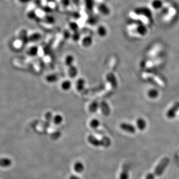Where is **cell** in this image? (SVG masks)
Listing matches in <instances>:
<instances>
[{"mask_svg":"<svg viewBox=\"0 0 179 179\" xmlns=\"http://www.w3.org/2000/svg\"><path fill=\"white\" fill-rule=\"evenodd\" d=\"M88 140L90 144L95 147H108L111 145V140L108 137H103L101 140H99L93 135H90L88 137Z\"/></svg>","mask_w":179,"mask_h":179,"instance_id":"1","label":"cell"},{"mask_svg":"<svg viewBox=\"0 0 179 179\" xmlns=\"http://www.w3.org/2000/svg\"><path fill=\"white\" fill-rule=\"evenodd\" d=\"M169 162L170 160L168 157H165L163 159H162L161 161L160 162V163L157 165V166L155 167V169L154 170V173L155 174V175L157 177L161 176L165 169L169 164Z\"/></svg>","mask_w":179,"mask_h":179,"instance_id":"2","label":"cell"},{"mask_svg":"<svg viewBox=\"0 0 179 179\" xmlns=\"http://www.w3.org/2000/svg\"><path fill=\"white\" fill-rule=\"evenodd\" d=\"M119 127L121 130L125 131L126 132L130 133V134H134L136 131V128L134 125L131 124L122 122L120 124Z\"/></svg>","mask_w":179,"mask_h":179,"instance_id":"3","label":"cell"},{"mask_svg":"<svg viewBox=\"0 0 179 179\" xmlns=\"http://www.w3.org/2000/svg\"><path fill=\"white\" fill-rule=\"evenodd\" d=\"M179 110V102L176 103L172 107H170L166 113V116L169 119L174 118Z\"/></svg>","mask_w":179,"mask_h":179,"instance_id":"4","label":"cell"},{"mask_svg":"<svg viewBox=\"0 0 179 179\" xmlns=\"http://www.w3.org/2000/svg\"><path fill=\"white\" fill-rule=\"evenodd\" d=\"M135 12L136 14L138 15H142L148 18L151 17V12L149 8L145 7H141L138 8L135 10Z\"/></svg>","mask_w":179,"mask_h":179,"instance_id":"5","label":"cell"},{"mask_svg":"<svg viewBox=\"0 0 179 179\" xmlns=\"http://www.w3.org/2000/svg\"><path fill=\"white\" fill-rule=\"evenodd\" d=\"M101 109V111L102 113V114L104 116H108L110 114V108L109 105L107 103L106 101H101L100 103V107Z\"/></svg>","mask_w":179,"mask_h":179,"instance_id":"6","label":"cell"},{"mask_svg":"<svg viewBox=\"0 0 179 179\" xmlns=\"http://www.w3.org/2000/svg\"><path fill=\"white\" fill-rule=\"evenodd\" d=\"M98 8L99 12L104 16H107L110 13V9L108 8L107 5L103 3L100 4L98 5Z\"/></svg>","mask_w":179,"mask_h":179,"instance_id":"7","label":"cell"},{"mask_svg":"<svg viewBox=\"0 0 179 179\" xmlns=\"http://www.w3.org/2000/svg\"><path fill=\"white\" fill-rule=\"evenodd\" d=\"M136 126L137 129L140 131H143L147 127V122L143 118H139L136 120Z\"/></svg>","mask_w":179,"mask_h":179,"instance_id":"8","label":"cell"},{"mask_svg":"<svg viewBox=\"0 0 179 179\" xmlns=\"http://www.w3.org/2000/svg\"><path fill=\"white\" fill-rule=\"evenodd\" d=\"M12 164V161L8 158H2L0 159V166L2 168H8Z\"/></svg>","mask_w":179,"mask_h":179,"instance_id":"9","label":"cell"},{"mask_svg":"<svg viewBox=\"0 0 179 179\" xmlns=\"http://www.w3.org/2000/svg\"><path fill=\"white\" fill-rule=\"evenodd\" d=\"M107 79L108 82H111L110 84L112 85L113 87L116 88L118 82H117L116 77L114 76V75L113 73H110L109 74H108L107 75Z\"/></svg>","mask_w":179,"mask_h":179,"instance_id":"10","label":"cell"},{"mask_svg":"<svg viewBox=\"0 0 179 179\" xmlns=\"http://www.w3.org/2000/svg\"><path fill=\"white\" fill-rule=\"evenodd\" d=\"M78 72V70L77 68L76 67H75L74 65L69 67L68 74H69V75L70 77H71V78L75 77L77 75Z\"/></svg>","mask_w":179,"mask_h":179,"instance_id":"11","label":"cell"},{"mask_svg":"<svg viewBox=\"0 0 179 179\" xmlns=\"http://www.w3.org/2000/svg\"><path fill=\"white\" fill-rule=\"evenodd\" d=\"M93 44V38L90 36H87L82 40V44L85 47H89Z\"/></svg>","mask_w":179,"mask_h":179,"instance_id":"12","label":"cell"},{"mask_svg":"<svg viewBox=\"0 0 179 179\" xmlns=\"http://www.w3.org/2000/svg\"><path fill=\"white\" fill-rule=\"evenodd\" d=\"M74 170L78 173H81L84 170V165L81 162H77L74 166Z\"/></svg>","mask_w":179,"mask_h":179,"instance_id":"13","label":"cell"},{"mask_svg":"<svg viewBox=\"0 0 179 179\" xmlns=\"http://www.w3.org/2000/svg\"><path fill=\"white\" fill-rule=\"evenodd\" d=\"M137 32L141 36H144L147 33V28L144 25H140L136 28Z\"/></svg>","mask_w":179,"mask_h":179,"instance_id":"14","label":"cell"},{"mask_svg":"<svg viewBox=\"0 0 179 179\" xmlns=\"http://www.w3.org/2000/svg\"><path fill=\"white\" fill-rule=\"evenodd\" d=\"M72 81H70V80H68L63 81L62 82V84H61L62 89L63 90H65V91H67V90H70L71 88H72Z\"/></svg>","mask_w":179,"mask_h":179,"instance_id":"15","label":"cell"},{"mask_svg":"<svg viewBox=\"0 0 179 179\" xmlns=\"http://www.w3.org/2000/svg\"><path fill=\"white\" fill-rule=\"evenodd\" d=\"M99 107H100V104L98 103V101H93L90 104V107H89L90 112L92 113H96L98 111Z\"/></svg>","mask_w":179,"mask_h":179,"instance_id":"16","label":"cell"},{"mask_svg":"<svg viewBox=\"0 0 179 179\" xmlns=\"http://www.w3.org/2000/svg\"><path fill=\"white\" fill-rule=\"evenodd\" d=\"M85 81L83 78H80L76 82V88L77 90L81 91L84 89Z\"/></svg>","mask_w":179,"mask_h":179,"instance_id":"17","label":"cell"},{"mask_svg":"<svg viewBox=\"0 0 179 179\" xmlns=\"http://www.w3.org/2000/svg\"><path fill=\"white\" fill-rule=\"evenodd\" d=\"M98 36H100L101 37H104L107 35V30L106 27H104L103 25H100L98 28Z\"/></svg>","mask_w":179,"mask_h":179,"instance_id":"18","label":"cell"},{"mask_svg":"<svg viewBox=\"0 0 179 179\" xmlns=\"http://www.w3.org/2000/svg\"><path fill=\"white\" fill-rule=\"evenodd\" d=\"M151 6L154 9H161L163 7V2L162 0H153L151 2Z\"/></svg>","mask_w":179,"mask_h":179,"instance_id":"19","label":"cell"},{"mask_svg":"<svg viewBox=\"0 0 179 179\" xmlns=\"http://www.w3.org/2000/svg\"><path fill=\"white\" fill-rule=\"evenodd\" d=\"M147 95L149 98L155 99V98H158V96L159 95V92L157 90H155V89H151L148 91Z\"/></svg>","mask_w":179,"mask_h":179,"instance_id":"20","label":"cell"},{"mask_svg":"<svg viewBox=\"0 0 179 179\" xmlns=\"http://www.w3.org/2000/svg\"><path fill=\"white\" fill-rule=\"evenodd\" d=\"M126 166L123 168L121 173L119 175V179H129V171Z\"/></svg>","mask_w":179,"mask_h":179,"instance_id":"21","label":"cell"},{"mask_svg":"<svg viewBox=\"0 0 179 179\" xmlns=\"http://www.w3.org/2000/svg\"><path fill=\"white\" fill-rule=\"evenodd\" d=\"M74 62V57L73 56H72L71 54H69V56H67L66 57L65 63L67 66H69V67L72 66L73 65Z\"/></svg>","mask_w":179,"mask_h":179,"instance_id":"22","label":"cell"},{"mask_svg":"<svg viewBox=\"0 0 179 179\" xmlns=\"http://www.w3.org/2000/svg\"><path fill=\"white\" fill-rule=\"evenodd\" d=\"M90 126L92 128H93V129H97L98 126H100V121H98V119H95V118H94V119H92V120L90 121Z\"/></svg>","mask_w":179,"mask_h":179,"instance_id":"23","label":"cell"},{"mask_svg":"<svg viewBox=\"0 0 179 179\" xmlns=\"http://www.w3.org/2000/svg\"><path fill=\"white\" fill-rule=\"evenodd\" d=\"M85 4L87 9L92 10L95 6L94 0H85Z\"/></svg>","mask_w":179,"mask_h":179,"instance_id":"24","label":"cell"},{"mask_svg":"<svg viewBox=\"0 0 179 179\" xmlns=\"http://www.w3.org/2000/svg\"><path fill=\"white\" fill-rule=\"evenodd\" d=\"M63 116H62L61 115H59V114L56 115L53 118L54 122L56 125L60 124L63 122Z\"/></svg>","mask_w":179,"mask_h":179,"instance_id":"25","label":"cell"},{"mask_svg":"<svg viewBox=\"0 0 179 179\" xmlns=\"http://www.w3.org/2000/svg\"><path fill=\"white\" fill-rule=\"evenodd\" d=\"M38 52V49L37 47L36 46H32L29 49V54L30 56H36V54H37Z\"/></svg>","mask_w":179,"mask_h":179,"instance_id":"26","label":"cell"},{"mask_svg":"<svg viewBox=\"0 0 179 179\" xmlns=\"http://www.w3.org/2000/svg\"><path fill=\"white\" fill-rule=\"evenodd\" d=\"M78 27V25L77 23H75V22H72V23L70 24V28L74 32L77 31Z\"/></svg>","mask_w":179,"mask_h":179,"instance_id":"27","label":"cell"},{"mask_svg":"<svg viewBox=\"0 0 179 179\" xmlns=\"http://www.w3.org/2000/svg\"><path fill=\"white\" fill-rule=\"evenodd\" d=\"M97 22H98V19L95 16H92V18H90L89 19V23H90V25H94Z\"/></svg>","mask_w":179,"mask_h":179,"instance_id":"28","label":"cell"},{"mask_svg":"<svg viewBox=\"0 0 179 179\" xmlns=\"http://www.w3.org/2000/svg\"><path fill=\"white\" fill-rule=\"evenodd\" d=\"M155 177H157L155 174L153 173H148L146 176L145 177L144 179H155Z\"/></svg>","mask_w":179,"mask_h":179,"instance_id":"29","label":"cell"},{"mask_svg":"<svg viewBox=\"0 0 179 179\" xmlns=\"http://www.w3.org/2000/svg\"><path fill=\"white\" fill-rule=\"evenodd\" d=\"M45 118L46 119V120L49 122L51 121L52 119V114L50 112H48L46 114H45Z\"/></svg>","mask_w":179,"mask_h":179,"instance_id":"30","label":"cell"},{"mask_svg":"<svg viewBox=\"0 0 179 179\" xmlns=\"http://www.w3.org/2000/svg\"><path fill=\"white\" fill-rule=\"evenodd\" d=\"M61 2L64 7H68L70 4V0H61Z\"/></svg>","mask_w":179,"mask_h":179,"instance_id":"31","label":"cell"},{"mask_svg":"<svg viewBox=\"0 0 179 179\" xmlns=\"http://www.w3.org/2000/svg\"><path fill=\"white\" fill-rule=\"evenodd\" d=\"M60 136H61V134L60 133L57 132L56 134H52V138L54 139H57V138H59Z\"/></svg>","mask_w":179,"mask_h":179,"instance_id":"32","label":"cell"},{"mask_svg":"<svg viewBox=\"0 0 179 179\" xmlns=\"http://www.w3.org/2000/svg\"><path fill=\"white\" fill-rule=\"evenodd\" d=\"M69 179H81L78 176L76 175H71Z\"/></svg>","mask_w":179,"mask_h":179,"instance_id":"33","label":"cell"}]
</instances>
